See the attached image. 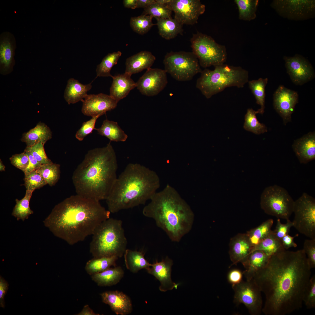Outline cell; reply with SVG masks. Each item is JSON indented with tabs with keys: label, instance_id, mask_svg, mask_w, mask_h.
I'll return each instance as SVG.
<instances>
[{
	"label": "cell",
	"instance_id": "1",
	"mask_svg": "<svg viewBox=\"0 0 315 315\" xmlns=\"http://www.w3.org/2000/svg\"><path fill=\"white\" fill-rule=\"evenodd\" d=\"M311 269L303 249H284L270 256L253 278L265 296V314L286 315L301 308Z\"/></svg>",
	"mask_w": 315,
	"mask_h": 315
},
{
	"label": "cell",
	"instance_id": "2",
	"mask_svg": "<svg viewBox=\"0 0 315 315\" xmlns=\"http://www.w3.org/2000/svg\"><path fill=\"white\" fill-rule=\"evenodd\" d=\"M111 213L99 201L76 194L56 205L43 222L55 236L73 245L92 235Z\"/></svg>",
	"mask_w": 315,
	"mask_h": 315
},
{
	"label": "cell",
	"instance_id": "3",
	"mask_svg": "<svg viewBox=\"0 0 315 315\" xmlns=\"http://www.w3.org/2000/svg\"><path fill=\"white\" fill-rule=\"evenodd\" d=\"M118 166L111 141L105 147L89 150L72 175L76 194L98 201L106 200L117 177Z\"/></svg>",
	"mask_w": 315,
	"mask_h": 315
},
{
	"label": "cell",
	"instance_id": "4",
	"mask_svg": "<svg viewBox=\"0 0 315 315\" xmlns=\"http://www.w3.org/2000/svg\"><path fill=\"white\" fill-rule=\"evenodd\" d=\"M157 173L138 163H130L117 177L106 200L111 213L144 204L160 185Z\"/></svg>",
	"mask_w": 315,
	"mask_h": 315
},
{
	"label": "cell",
	"instance_id": "5",
	"mask_svg": "<svg viewBox=\"0 0 315 315\" xmlns=\"http://www.w3.org/2000/svg\"><path fill=\"white\" fill-rule=\"evenodd\" d=\"M142 213L153 219L173 242H179L191 229L194 215L191 208L174 187L167 184L156 192Z\"/></svg>",
	"mask_w": 315,
	"mask_h": 315
},
{
	"label": "cell",
	"instance_id": "6",
	"mask_svg": "<svg viewBox=\"0 0 315 315\" xmlns=\"http://www.w3.org/2000/svg\"><path fill=\"white\" fill-rule=\"evenodd\" d=\"M213 70L205 69L197 80L196 87L206 98L235 86L243 88L249 81V72L240 66L224 64L216 66Z\"/></svg>",
	"mask_w": 315,
	"mask_h": 315
},
{
	"label": "cell",
	"instance_id": "7",
	"mask_svg": "<svg viewBox=\"0 0 315 315\" xmlns=\"http://www.w3.org/2000/svg\"><path fill=\"white\" fill-rule=\"evenodd\" d=\"M92 235L90 251L93 257L121 258L127 249V241L120 220L109 218L98 226Z\"/></svg>",
	"mask_w": 315,
	"mask_h": 315
},
{
	"label": "cell",
	"instance_id": "8",
	"mask_svg": "<svg viewBox=\"0 0 315 315\" xmlns=\"http://www.w3.org/2000/svg\"><path fill=\"white\" fill-rule=\"evenodd\" d=\"M192 52L202 67L206 68L224 64L227 59L225 46L217 43L211 36L197 32L190 39Z\"/></svg>",
	"mask_w": 315,
	"mask_h": 315
},
{
	"label": "cell",
	"instance_id": "9",
	"mask_svg": "<svg viewBox=\"0 0 315 315\" xmlns=\"http://www.w3.org/2000/svg\"><path fill=\"white\" fill-rule=\"evenodd\" d=\"M294 203L287 191L276 185L266 188L260 197V207L265 213L286 220L293 212Z\"/></svg>",
	"mask_w": 315,
	"mask_h": 315
},
{
	"label": "cell",
	"instance_id": "10",
	"mask_svg": "<svg viewBox=\"0 0 315 315\" xmlns=\"http://www.w3.org/2000/svg\"><path fill=\"white\" fill-rule=\"evenodd\" d=\"M163 63L166 73L178 81L190 80L202 71L192 52L171 51L165 55Z\"/></svg>",
	"mask_w": 315,
	"mask_h": 315
},
{
	"label": "cell",
	"instance_id": "11",
	"mask_svg": "<svg viewBox=\"0 0 315 315\" xmlns=\"http://www.w3.org/2000/svg\"><path fill=\"white\" fill-rule=\"evenodd\" d=\"M293 227L311 239H315V199L304 192L294 201Z\"/></svg>",
	"mask_w": 315,
	"mask_h": 315
},
{
	"label": "cell",
	"instance_id": "12",
	"mask_svg": "<svg viewBox=\"0 0 315 315\" xmlns=\"http://www.w3.org/2000/svg\"><path fill=\"white\" fill-rule=\"evenodd\" d=\"M234 291V302L237 305L243 304L251 315H260L262 309L261 291L253 278L250 280H242L232 285Z\"/></svg>",
	"mask_w": 315,
	"mask_h": 315
},
{
	"label": "cell",
	"instance_id": "13",
	"mask_svg": "<svg viewBox=\"0 0 315 315\" xmlns=\"http://www.w3.org/2000/svg\"><path fill=\"white\" fill-rule=\"evenodd\" d=\"M271 6L280 15L290 20H307L315 14V0H275Z\"/></svg>",
	"mask_w": 315,
	"mask_h": 315
},
{
	"label": "cell",
	"instance_id": "14",
	"mask_svg": "<svg viewBox=\"0 0 315 315\" xmlns=\"http://www.w3.org/2000/svg\"><path fill=\"white\" fill-rule=\"evenodd\" d=\"M165 5L174 12V18L183 25L196 23L205 9L199 0H171Z\"/></svg>",
	"mask_w": 315,
	"mask_h": 315
},
{
	"label": "cell",
	"instance_id": "15",
	"mask_svg": "<svg viewBox=\"0 0 315 315\" xmlns=\"http://www.w3.org/2000/svg\"><path fill=\"white\" fill-rule=\"evenodd\" d=\"M136 83V87L142 94L147 96H155L167 84V73L164 69L150 68Z\"/></svg>",
	"mask_w": 315,
	"mask_h": 315
},
{
	"label": "cell",
	"instance_id": "16",
	"mask_svg": "<svg viewBox=\"0 0 315 315\" xmlns=\"http://www.w3.org/2000/svg\"><path fill=\"white\" fill-rule=\"evenodd\" d=\"M284 58L287 72L295 84L302 85L314 78L312 65L304 57L295 55L293 57L284 56Z\"/></svg>",
	"mask_w": 315,
	"mask_h": 315
},
{
	"label": "cell",
	"instance_id": "17",
	"mask_svg": "<svg viewBox=\"0 0 315 315\" xmlns=\"http://www.w3.org/2000/svg\"><path fill=\"white\" fill-rule=\"evenodd\" d=\"M297 92L279 85L273 94V105L275 109L282 118L284 124L290 121L291 115L298 102Z\"/></svg>",
	"mask_w": 315,
	"mask_h": 315
},
{
	"label": "cell",
	"instance_id": "18",
	"mask_svg": "<svg viewBox=\"0 0 315 315\" xmlns=\"http://www.w3.org/2000/svg\"><path fill=\"white\" fill-rule=\"evenodd\" d=\"M82 102V112L85 116L92 117L104 114L115 108L117 104L109 95L102 93L88 94Z\"/></svg>",
	"mask_w": 315,
	"mask_h": 315
},
{
	"label": "cell",
	"instance_id": "19",
	"mask_svg": "<svg viewBox=\"0 0 315 315\" xmlns=\"http://www.w3.org/2000/svg\"><path fill=\"white\" fill-rule=\"evenodd\" d=\"M16 41L13 35L8 32L0 36V73L6 75L11 73L15 64L14 56Z\"/></svg>",
	"mask_w": 315,
	"mask_h": 315
},
{
	"label": "cell",
	"instance_id": "20",
	"mask_svg": "<svg viewBox=\"0 0 315 315\" xmlns=\"http://www.w3.org/2000/svg\"><path fill=\"white\" fill-rule=\"evenodd\" d=\"M173 261L168 256L160 262L156 261L151 264L147 272L154 276L160 282L159 289L162 292L172 290L177 288L178 284L174 282L171 278L172 266Z\"/></svg>",
	"mask_w": 315,
	"mask_h": 315
},
{
	"label": "cell",
	"instance_id": "21",
	"mask_svg": "<svg viewBox=\"0 0 315 315\" xmlns=\"http://www.w3.org/2000/svg\"><path fill=\"white\" fill-rule=\"evenodd\" d=\"M229 255L233 265L243 264L251 252L252 246L246 233H239L232 237L229 244Z\"/></svg>",
	"mask_w": 315,
	"mask_h": 315
},
{
	"label": "cell",
	"instance_id": "22",
	"mask_svg": "<svg viewBox=\"0 0 315 315\" xmlns=\"http://www.w3.org/2000/svg\"><path fill=\"white\" fill-rule=\"evenodd\" d=\"M103 302L108 305L117 315H127L132 311V305L130 298L118 290L108 291L101 293Z\"/></svg>",
	"mask_w": 315,
	"mask_h": 315
},
{
	"label": "cell",
	"instance_id": "23",
	"mask_svg": "<svg viewBox=\"0 0 315 315\" xmlns=\"http://www.w3.org/2000/svg\"><path fill=\"white\" fill-rule=\"evenodd\" d=\"M293 150L301 163L306 164L315 158V133L309 132L294 141Z\"/></svg>",
	"mask_w": 315,
	"mask_h": 315
},
{
	"label": "cell",
	"instance_id": "24",
	"mask_svg": "<svg viewBox=\"0 0 315 315\" xmlns=\"http://www.w3.org/2000/svg\"><path fill=\"white\" fill-rule=\"evenodd\" d=\"M131 75L124 73L113 76V81L110 89L109 95L118 103L126 97L132 90L136 87V83Z\"/></svg>",
	"mask_w": 315,
	"mask_h": 315
},
{
	"label": "cell",
	"instance_id": "25",
	"mask_svg": "<svg viewBox=\"0 0 315 315\" xmlns=\"http://www.w3.org/2000/svg\"><path fill=\"white\" fill-rule=\"evenodd\" d=\"M156 58L150 52L142 51L127 58L125 73L131 75L148 69L154 63Z\"/></svg>",
	"mask_w": 315,
	"mask_h": 315
},
{
	"label": "cell",
	"instance_id": "26",
	"mask_svg": "<svg viewBox=\"0 0 315 315\" xmlns=\"http://www.w3.org/2000/svg\"><path fill=\"white\" fill-rule=\"evenodd\" d=\"M270 256L260 250L251 252L242 264L245 269L243 273L246 280L252 279L256 273L266 265Z\"/></svg>",
	"mask_w": 315,
	"mask_h": 315
},
{
	"label": "cell",
	"instance_id": "27",
	"mask_svg": "<svg viewBox=\"0 0 315 315\" xmlns=\"http://www.w3.org/2000/svg\"><path fill=\"white\" fill-rule=\"evenodd\" d=\"M92 82L84 85L73 78L67 81L65 89L64 98L69 104L82 101L88 95L87 93L92 88Z\"/></svg>",
	"mask_w": 315,
	"mask_h": 315
},
{
	"label": "cell",
	"instance_id": "28",
	"mask_svg": "<svg viewBox=\"0 0 315 315\" xmlns=\"http://www.w3.org/2000/svg\"><path fill=\"white\" fill-rule=\"evenodd\" d=\"M52 137L50 128L45 124L40 122L34 128L24 133L21 140L26 144L27 147H30L39 142L45 144Z\"/></svg>",
	"mask_w": 315,
	"mask_h": 315
},
{
	"label": "cell",
	"instance_id": "29",
	"mask_svg": "<svg viewBox=\"0 0 315 315\" xmlns=\"http://www.w3.org/2000/svg\"><path fill=\"white\" fill-rule=\"evenodd\" d=\"M160 35L167 40L173 39L178 34L182 35L183 25L174 18H155Z\"/></svg>",
	"mask_w": 315,
	"mask_h": 315
},
{
	"label": "cell",
	"instance_id": "30",
	"mask_svg": "<svg viewBox=\"0 0 315 315\" xmlns=\"http://www.w3.org/2000/svg\"><path fill=\"white\" fill-rule=\"evenodd\" d=\"M124 272L120 266L110 267L102 272L91 276L92 279L98 286H111L118 283L123 277Z\"/></svg>",
	"mask_w": 315,
	"mask_h": 315
},
{
	"label": "cell",
	"instance_id": "31",
	"mask_svg": "<svg viewBox=\"0 0 315 315\" xmlns=\"http://www.w3.org/2000/svg\"><path fill=\"white\" fill-rule=\"evenodd\" d=\"M123 255L126 268L133 273H136L142 269L147 270L151 266L141 252L127 249Z\"/></svg>",
	"mask_w": 315,
	"mask_h": 315
},
{
	"label": "cell",
	"instance_id": "32",
	"mask_svg": "<svg viewBox=\"0 0 315 315\" xmlns=\"http://www.w3.org/2000/svg\"><path fill=\"white\" fill-rule=\"evenodd\" d=\"M95 130L99 134L108 138L111 141L124 142L128 137L117 122L107 119L103 121L100 127Z\"/></svg>",
	"mask_w": 315,
	"mask_h": 315
},
{
	"label": "cell",
	"instance_id": "33",
	"mask_svg": "<svg viewBox=\"0 0 315 315\" xmlns=\"http://www.w3.org/2000/svg\"><path fill=\"white\" fill-rule=\"evenodd\" d=\"M118 258L116 256L93 257L86 263L85 270L91 276L102 272L112 266L115 267Z\"/></svg>",
	"mask_w": 315,
	"mask_h": 315
},
{
	"label": "cell",
	"instance_id": "34",
	"mask_svg": "<svg viewBox=\"0 0 315 315\" xmlns=\"http://www.w3.org/2000/svg\"><path fill=\"white\" fill-rule=\"evenodd\" d=\"M273 222V219H269L257 227L247 232L246 234L252 246V249L271 233L272 231L271 228Z\"/></svg>",
	"mask_w": 315,
	"mask_h": 315
},
{
	"label": "cell",
	"instance_id": "35",
	"mask_svg": "<svg viewBox=\"0 0 315 315\" xmlns=\"http://www.w3.org/2000/svg\"><path fill=\"white\" fill-rule=\"evenodd\" d=\"M268 81L267 78H260L248 82L249 87L256 99L257 104L260 106V108L257 110L258 113L261 114L264 112L265 88Z\"/></svg>",
	"mask_w": 315,
	"mask_h": 315
},
{
	"label": "cell",
	"instance_id": "36",
	"mask_svg": "<svg viewBox=\"0 0 315 315\" xmlns=\"http://www.w3.org/2000/svg\"><path fill=\"white\" fill-rule=\"evenodd\" d=\"M258 0H235L238 7L239 18L241 20L250 21L256 17Z\"/></svg>",
	"mask_w": 315,
	"mask_h": 315
},
{
	"label": "cell",
	"instance_id": "37",
	"mask_svg": "<svg viewBox=\"0 0 315 315\" xmlns=\"http://www.w3.org/2000/svg\"><path fill=\"white\" fill-rule=\"evenodd\" d=\"M33 192L26 190L24 197L21 200H15L16 204L13 208L12 215L16 218L17 220H21L24 221L33 213L29 207V202Z\"/></svg>",
	"mask_w": 315,
	"mask_h": 315
},
{
	"label": "cell",
	"instance_id": "38",
	"mask_svg": "<svg viewBox=\"0 0 315 315\" xmlns=\"http://www.w3.org/2000/svg\"><path fill=\"white\" fill-rule=\"evenodd\" d=\"M284 249L281 240L274 236L272 231L269 236L253 248L251 252L256 250H260L270 256Z\"/></svg>",
	"mask_w": 315,
	"mask_h": 315
},
{
	"label": "cell",
	"instance_id": "39",
	"mask_svg": "<svg viewBox=\"0 0 315 315\" xmlns=\"http://www.w3.org/2000/svg\"><path fill=\"white\" fill-rule=\"evenodd\" d=\"M122 55L120 51H118L109 53L102 59L101 62L97 66L96 69L97 77H111L110 73L113 67L116 64Z\"/></svg>",
	"mask_w": 315,
	"mask_h": 315
},
{
	"label": "cell",
	"instance_id": "40",
	"mask_svg": "<svg viewBox=\"0 0 315 315\" xmlns=\"http://www.w3.org/2000/svg\"><path fill=\"white\" fill-rule=\"evenodd\" d=\"M257 113V111H255L251 108H248L245 116L243 127L247 131L260 134L267 132V130L264 124L260 123L258 120L256 116Z\"/></svg>",
	"mask_w": 315,
	"mask_h": 315
},
{
	"label": "cell",
	"instance_id": "41",
	"mask_svg": "<svg viewBox=\"0 0 315 315\" xmlns=\"http://www.w3.org/2000/svg\"><path fill=\"white\" fill-rule=\"evenodd\" d=\"M60 165L54 163L42 165L36 171L39 173L50 186L54 185L58 181L60 177Z\"/></svg>",
	"mask_w": 315,
	"mask_h": 315
},
{
	"label": "cell",
	"instance_id": "42",
	"mask_svg": "<svg viewBox=\"0 0 315 315\" xmlns=\"http://www.w3.org/2000/svg\"><path fill=\"white\" fill-rule=\"evenodd\" d=\"M153 18L150 15L144 14L132 17L130 20V26L134 32L144 35L155 25L152 22Z\"/></svg>",
	"mask_w": 315,
	"mask_h": 315
},
{
	"label": "cell",
	"instance_id": "43",
	"mask_svg": "<svg viewBox=\"0 0 315 315\" xmlns=\"http://www.w3.org/2000/svg\"><path fill=\"white\" fill-rule=\"evenodd\" d=\"M172 11L165 5L155 2L144 9L142 14L149 15L153 18H171Z\"/></svg>",
	"mask_w": 315,
	"mask_h": 315
},
{
	"label": "cell",
	"instance_id": "44",
	"mask_svg": "<svg viewBox=\"0 0 315 315\" xmlns=\"http://www.w3.org/2000/svg\"><path fill=\"white\" fill-rule=\"evenodd\" d=\"M24 180L26 190L32 192L47 184L43 178L36 170L24 175Z\"/></svg>",
	"mask_w": 315,
	"mask_h": 315
},
{
	"label": "cell",
	"instance_id": "45",
	"mask_svg": "<svg viewBox=\"0 0 315 315\" xmlns=\"http://www.w3.org/2000/svg\"><path fill=\"white\" fill-rule=\"evenodd\" d=\"M102 116L99 115L92 117L89 120L84 122L81 127L76 133V138L79 141H82L87 136L92 133L93 130L95 129V124L97 120Z\"/></svg>",
	"mask_w": 315,
	"mask_h": 315
},
{
	"label": "cell",
	"instance_id": "46",
	"mask_svg": "<svg viewBox=\"0 0 315 315\" xmlns=\"http://www.w3.org/2000/svg\"><path fill=\"white\" fill-rule=\"evenodd\" d=\"M303 302L307 309L315 307V276L311 277L304 296Z\"/></svg>",
	"mask_w": 315,
	"mask_h": 315
},
{
	"label": "cell",
	"instance_id": "47",
	"mask_svg": "<svg viewBox=\"0 0 315 315\" xmlns=\"http://www.w3.org/2000/svg\"><path fill=\"white\" fill-rule=\"evenodd\" d=\"M44 145L42 142H39L29 147L34 158L41 164L52 163L46 155L44 147Z\"/></svg>",
	"mask_w": 315,
	"mask_h": 315
},
{
	"label": "cell",
	"instance_id": "48",
	"mask_svg": "<svg viewBox=\"0 0 315 315\" xmlns=\"http://www.w3.org/2000/svg\"><path fill=\"white\" fill-rule=\"evenodd\" d=\"M304 250L311 269L315 267V239H306L303 244Z\"/></svg>",
	"mask_w": 315,
	"mask_h": 315
},
{
	"label": "cell",
	"instance_id": "49",
	"mask_svg": "<svg viewBox=\"0 0 315 315\" xmlns=\"http://www.w3.org/2000/svg\"><path fill=\"white\" fill-rule=\"evenodd\" d=\"M286 221V223L282 224L281 222L280 219L278 218L275 228L272 231L274 236L280 240L284 236L288 234L290 228L293 227L292 222L289 219L287 220Z\"/></svg>",
	"mask_w": 315,
	"mask_h": 315
},
{
	"label": "cell",
	"instance_id": "50",
	"mask_svg": "<svg viewBox=\"0 0 315 315\" xmlns=\"http://www.w3.org/2000/svg\"><path fill=\"white\" fill-rule=\"evenodd\" d=\"M10 160L13 165L23 171L27 168L29 163L28 156L24 152L13 155Z\"/></svg>",
	"mask_w": 315,
	"mask_h": 315
},
{
	"label": "cell",
	"instance_id": "51",
	"mask_svg": "<svg viewBox=\"0 0 315 315\" xmlns=\"http://www.w3.org/2000/svg\"><path fill=\"white\" fill-rule=\"evenodd\" d=\"M24 152L28 156L29 161L28 167L23 171L24 175H25L32 172L36 170L42 164H41L34 158L31 152L29 147L27 146Z\"/></svg>",
	"mask_w": 315,
	"mask_h": 315
},
{
	"label": "cell",
	"instance_id": "52",
	"mask_svg": "<svg viewBox=\"0 0 315 315\" xmlns=\"http://www.w3.org/2000/svg\"><path fill=\"white\" fill-rule=\"evenodd\" d=\"M243 272L239 269H232L228 274V280L232 285L237 284L243 280Z\"/></svg>",
	"mask_w": 315,
	"mask_h": 315
},
{
	"label": "cell",
	"instance_id": "53",
	"mask_svg": "<svg viewBox=\"0 0 315 315\" xmlns=\"http://www.w3.org/2000/svg\"><path fill=\"white\" fill-rule=\"evenodd\" d=\"M8 282L0 275V306L3 308L5 307L4 297L8 288Z\"/></svg>",
	"mask_w": 315,
	"mask_h": 315
},
{
	"label": "cell",
	"instance_id": "54",
	"mask_svg": "<svg viewBox=\"0 0 315 315\" xmlns=\"http://www.w3.org/2000/svg\"><path fill=\"white\" fill-rule=\"evenodd\" d=\"M298 234H296L293 237L287 234L284 236L281 240V242L284 248L286 250L293 247H296L297 246V244L294 241V238L298 237Z\"/></svg>",
	"mask_w": 315,
	"mask_h": 315
},
{
	"label": "cell",
	"instance_id": "55",
	"mask_svg": "<svg viewBox=\"0 0 315 315\" xmlns=\"http://www.w3.org/2000/svg\"><path fill=\"white\" fill-rule=\"evenodd\" d=\"M76 315H99V314L95 313L88 304H86L84 306L81 311Z\"/></svg>",
	"mask_w": 315,
	"mask_h": 315
},
{
	"label": "cell",
	"instance_id": "56",
	"mask_svg": "<svg viewBox=\"0 0 315 315\" xmlns=\"http://www.w3.org/2000/svg\"><path fill=\"white\" fill-rule=\"evenodd\" d=\"M155 2V0H137V8L144 9Z\"/></svg>",
	"mask_w": 315,
	"mask_h": 315
},
{
	"label": "cell",
	"instance_id": "57",
	"mask_svg": "<svg viewBox=\"0 0 315 315\" xmlns=\"http://www.w3.org/2000/svg\"><path fill=\"white\" fill-rule=\"evenodd\" d=\"M137 0H124L123 4L126 8L135 9L137 8Z\"/></svg>",
	"mask_w": 315,
	"mask_h": 315
},
{
	"label": "cell",
	"instance_id": "58",
	"mask_svg": "<svg viewBox=\"0 0 315 315\" xmlns=\"http://www.w3.org/2000/svg\"><path fill=\"white\" fill-rule=\"evenodd\" d=\"M171 0H155L156 2L161 4L165 5L171 1Z\"/></svg>",
	"mask_w": 315,
	"mask_h": 315
},
{
	"label": "cell",
	"instance_id": "59",
	"mask_svg": "<svg viewBox=\"0 0 315 315\" xmlns=\"http://www.w3.org/2000/svg\"><path fill=\"white\" fill-rule=\"evenodd\" d=\"M5 167L4 165L3 164L2 161L0 159V170L1 171H4L5 170Z\"/></svg>",
	"mask_w": 315,
	"mask_h": 315
}]
</instances>
